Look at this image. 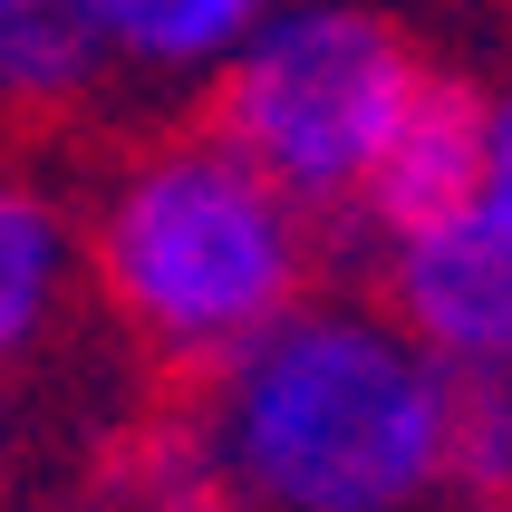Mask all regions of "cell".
<instances>
[{
    "label": "cell",
    "instance_id": "cell-13",
    "mask_svg": "<svg viewBox=\"0 0 512 512\" xmlns=\"http://www.w3.org/2000/svg\"><path fill=\"white\" fill-rule=\"evenodd\" d=\"M0 464H10V426H0Z\"/></svg>",
    "mask_w": 512,
    "mask_h": 512
},
{
    "label": "cell",
    "instance_id": "cell-8",
    "mask_svg": "<svg viewBox=\"0 0 512 512\" xmlns=\"http://www.w3.org/2000/svg\"><path fill=\"white\" fill-rule=\"evenodd\" d=\"M97 512H242L194 416H136L97 445Z\"/></svg>",
    "mask_w": 512,
    "mask_h": 512
},
{
    "label": "cell",
    "instance_id": "cell-3",
    "mask_svg": "<svg viewBox=\"0 0 512 512\" xmlns=\"http://www.w3.org/2000/svg\"><path fill=\"white\" fill-rule=\"evenodd\" d=\"M416 78H426V49L397 20L339 10V0H290V10L252 20V39L232 49L203 126L271 194H290L319 223L339 203L358 213V184H368L397 107L416 97Z\"/></svg>",
    "mask_w": 512,
    "mask_h": 512
},
{
    "label": "cell",
    "instance_id": "cell-6",
    "mask_svg": "<svg viewBox=\"0 0 512 512\" xmlns=\"http://www.w3.org/2000/svg\"><path fill=\"white\" fill-rule=\"evenodd\" d=\"M87 290V252H78V203L49 174L0 165V368H20L58 339L68 300Z\"/></svg>",
    "mask_w": 512,
    "mask_h": 512
},
{
    "label": "cell",
    "instance_id": "cell-11",
    "mask_svg": "<svg viewBox=\"0 0 512 512\" xmlns=\"http://www.w3.org/2000/svg\"><path fill=\"white\" fill-rule=\"evenodd\" d=\"M484 194L512 203V68L484 78Z\"/></svg>",
    "mask_w": 512,
    "mask_h": 512
},
{
    "label": "cell",
    "instance_id": "cell-4",
    "mask_svg": "<svg viewBox=\"0 0 512 512\" xmlns=\"http://www.w3.org/2000/svg\"><path fill=\"white\" fill-rule=\"evenodd\" d=\"M377 310L445 377H512V203L474 194L464 213L387 242Z\"/></svg>",
    "mask_w": 512,
    "mask_h": 512
},
{
    "label": "cell",
    "instance_id": "cell-5",
    "mask_svg": "<svg viewBox=\"0 0 512 512\" xmlns=\"http://www.w3.org/2000/svg\"><path fill=\"white\" fill-rule=\"evenodd\" d=\"M474 194H484V78L426 58L416 97L397 107L368 184H358V223H368L377 252H387V242H406V232L464 213Z\"/></svg>",
    "mask_w": 512,
    "mask_h": 512
},
{
    "label": "cell",
    "instance_id": "cell-9",
    "mask_svg": "<svg viewBox=\"0 0 512 512\" xmlns=\"http://www.w3.org/2000/svg\"><path fill=\"white\" fill-rule=\"evenodd\" d=\"M107 87L87 0H0V116H58Z\"/></svg>",
    "mask_w": 512,
    "mask_h": 512
},
{
    "label": "cell",
    "instance_id": "cell-1",
    "mask_svg": "<svg viewBox=\"0 0 512 512\" xmlns=\"http://www.w3.org/2000/svg\"><path fill=\"white\" fill-rule=\"evenodd\" d=\"M194 426L242 512L445 503V368L377 300H300L203 377Z\"/></svg>",
    "mask_w": 512,
    "mask_h": 512
},
{
    "label": "cell",
    "instance_id": "cell-12",
    "mask_svg": "<svg viewBox=\"0 0 512 512\" xmlns=\"http://www.w3.org/2000/svg\"><path fill=\"white\" fill-rule=\"evenodd\" d=\"M435 512H512V503H435Z\"/></svg>",
    "mask_w": 512,
    "mask_h": 512
},
{
    "label": "cell",
    "instance_id": "cell-7",
    "mask_svg": "<svg viewBox=\"0 0 512 512\" xmlns=\"http://www.w3.org/2000/svg\"><path fill=\"white\" fill-rule=\"evenodd\" d=\"M97 10V49H107V78L136 87H223L232 49L252 39V0H87Z\"/></svg>",
    "mask_w": 512,
    "mask_h": 512
},
{
    "label": "cell",
    "instance_id": "cell-2",
    "mask_svg": "<svg viewBox=\"0 0 512 512\" xmlns=\"http://www.w3.org/2000/svg\"><path fill=\"white\" fill-rule=\"evenodd\" d=\"M78 252L97 310L165 368H232L310 300L319 223L271 194L213 126L145 136L78 203Z\"/></svg>",
    "mask_w": 512,
    "mask_h": 512
},
{
    "label": "cell",
    "instance_id": "cell-10",
    "mask_svg": "<svg viewBox=\"0 0 512 512\" xmlns=\"http://www.w3.org/2000/svg\"><path fill=\"white\" fill-rule=\"evenodd\" d=\"M445 503H512V377H445Z\"/></svg>",
    "mask_w": 512,
    "mask_h": 512
}]
</instances>
